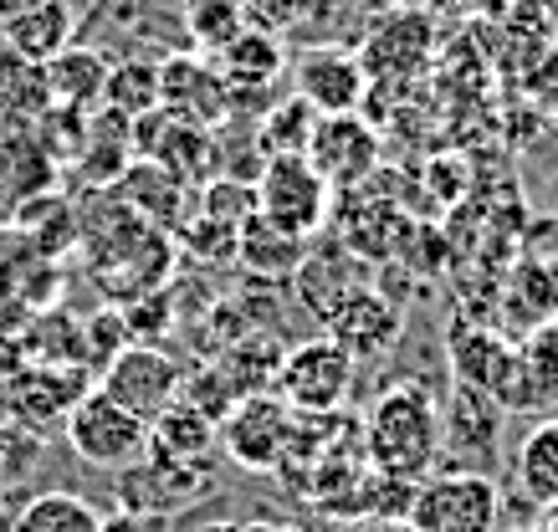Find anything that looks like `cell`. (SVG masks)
Listing matches in <instances>:
<instances>
[{
    "label": "cell",
    "instance_id": "obj_21",
    "mask_svg": "<svg viewBox=\"0 0 558 532\" xmlns=\"http://www.w3.org/2000/svg\"><path fill=\"white\" fill-rule=\"evenodd\" d=\"M518 486L533 507L558 512V420H543L518 446Z\"/></svg>",
    "mask_w": 558,
    "mask_h": 532
},
{
    "label": "cell",
    "instance_id": "obj_32",
    "mask_svg": "<svg viewBox=\"0 0 558 532\" xmlns=\"http://www.w3.org/2000/svg\"><path fill=\"white\" fill-rule=\"evenodd\" d=\"M180 5H190V0H180Z\"/></svg>",
    "mask_w": 558,
    "mask_h": 532
},
{
    "label": "cell",
    "instance_id": "obj_18",
    "mask_svg": "<svg viewBox=\"0 0 558 532\" xmlns=\"http://www.w3.org/2000/svg\"><path fill=\"white\" fill-rule=\"evenodd\" d=\"M236 257L241 267L256 276V282H282L303 267L307 257V240L288 236V231H277L267 215H246L236 231Z\"/></svg>",
    "mask_w": 558,
    "mask_h": 532
},
{
    "label": "cell",
    "instance_id": "obj_31",
    "mask_svg": "<svg viewBox=\"0 0 558 532\" xmlns=\"http://www.w3.org/2000/svg\"><path fill=\"white\" fill-rule=\"evenodd\" d=\"M102 532H144L134 517H113V522H102Z\"/></svg>",
    "mask_w": 558,
    "mask_h": 532
},
{
    "label": "cell",
    "instance_id": "obj_26",
    "mask_svg": "<svg viewBox=\"0 0 558 532\" xmlns=\"http://www.w3.org/2000/svg\"><path fill=\"white\" fill-rule=\"evenodd\" d=\"M41 456H47V435H36L0 410V492L26 486L41 471Z\"/></svg>",
    "mask_w": 558,
    "mask_h": 532
},
{
    "label": "cell",
    "instance_id": "obj_9",
    "mask_svg": "<svg viewBox=\"0 0 558 532\" xmlns=\"http://www.w3.org/2000/svg\"><path fill=\"white\" fill-rule=\"evenodd\" d=\"M180 384H185V374L174 369V359H165V354L149 348V344H134V348H123L119 359L102 369L98 389L108 399H119L123 410H134L144 425H154V420L174 405Z\"/></svg>",
    "mask_w": 558,
    "mask_h": 532
},
{
    "label": "cell",
    "instance_id": "obj_27",
    "mask_svg": "<svg viewBox=\"0 0 558 532\" xmlns=\"http://www.w3.org/2000/svg\"><path fill=\"white\" fill-rule=\"evenodd\" d=\"M512 348H518V359H523V374L533 379V389H538L543 410H558V318L533 327V333H523Z\"/></svg>",
    "mask_w": 558,
    "mask_h": 532
},
{
    "label": "cell",
    "instance_id": "obj_10",
    "mask_svg": "<svg viewBox=\"0 0 558 532\" xmlns=\"http://www.w3.org/2000/svg\"><path fill=\"white\" fill-rule=\"evenodd\" d=\"M288 435H292V410L271 395L236 399L226 420H220V446L231 461H241L246 471H271L288 456Z\"/></svg>",
    "mask_w": 558,
    "mask_h": 532
},
{
    "label": "cell",
    "instance_id": "obj_7",
    "mask_svg": "<svg viewBox=\"0 0 558 532\" xmlns=\"http://www.w3.org/2000/svg\"><path fill=\"white\" fill-rule=\"evenodd\" d=\"M159 113L190 128H216L231 113V87L216 62L195 52H174L159 62Z\"/></svg>",
    "mask_w": 558,
    "mask_h": 532
},
{
    "label": "cell",
    "instance_id": "obj_15",
    "mask_svg": "<svg viewBox=\"0 0 558 532\" xmlns=\"http://www.w3.org/2000/svg\"><path fill=\"white\" fill-rule=\"evenodd\" d=\"M108 72L113 62L98 52V47H83V41H72L62 57H51L47 67H41V83H47V98L57 108H72V113H87V108L102 103V92H108Z\"/></svg>",
    "mask_w": 558,
    "mask_h": 532
},
{
    "label": "cell",
    "instance_id": "obj_8",
    "mask_svg": "<svg viewBox=\"0 0 558 532\" xmlns=\"http://www.w3.org/2000/svg\"><path fill=\"white\" fill-rule=\"evenodd\" d=\"M87 395L83 374H72V369H51V363H21L11 374L0 379V410L21 420L26 430L36 435H47L51 425H68L72 405Z\"/></svg>",
    "mask_w": 558,
    "mask_h": 532
},
{
    "label": "cell",
    "instance_id": "obj_1",
    "mask_svg": "<svg viewBox=\"0 0 558 532\" xmlns=\"http://www.w3.org/2000/svg\"><path fill=\"white\" fill-rule=\"evenodd\" d=\"M359 450L369 471L400 481H425L440 456V405L425 384H395L369 405L359 425Z\"/></svg>",
    "mask_w": 558,
    "mask_h": 532
},
{
    "label": "cell",
    "instance_id": "obj_4",
    "mask_svg": "<svg viewBox=\"0 0 558 532\" xmlns=\"http://www.w3.org/2000/svg\"><path fill=\"white\" fill-rule=\"evenodd\" d=\"M68 450L77 461L98 466V471H129L144 461L149 450V425L134 410H123L119 399H108L102 389H87L68 415Z\"/></svg>",
    "mask_w": 558,
    "mask_h": 532
},
{
    "label": "cell",
    "instance_id": "obj_22",
    "mask_svg": "<svg viewBox=\"0 0 558 532\" xmlns=\"http://www.w3.org/2000/svg\"><path fill=\"white\" fill-rule=\"evenodd\" d=\"M5 532H102V517L93 502H83L77 492H36L21 507Z\"/></svg>",
    "mask_w": 558,
    "mask_h": 532
},
{
    "label": "cell",
    "instance_id": "obj_23",
    "mask_svg": "<svg viewBox=\"0 0 558 532\" xmlns=\"http://www.w3.org/2000/svg\"><path fill=\"white\" fill-rule=\"evenodd\" d=\"M102 103L113 108V113H123L129 123L144 119V113H159V62H144V57L113 62Z\"/></svg>",
    "mask_w": 558,
    "mask_h": 532
},
{
    "label": "cell",
    "instance_id": "obj_2",
    "mask_svg": "<svg viewBox=\"0 0 558 532\" xmlns=\"http://www.w3.org/2000/svg\"><path fill=\"white\" fill-rule=\"evenodd\" d=\"M410 532H497L502 528V486L487 471H446L421 481Z\"/></svg>",
    "mask_w": 558,
    "mask_h": 532
},
{
    "label": "cell",
    "instance_id": "obj_14",
    "mask_svg": "<svg viewBox=\"0 0 558 532\" xmlns=\"http://www.w3.org/2000/svg\"><path fill=\"white\" fill-rule=\"evenodd\" d=\"M292 282H298V302H303L318 323H328L359 287H369L359 257L354 251H343V246H333V251H307L303 267L292 272Z\"/></svg>",
    "mask_w": 558,
    "mask_h": 532
},
{
    "label": "cell",
    "instance_id": "obj_17",
    "mask_svg": "<svg viewBox=\"0 0 558 532\" xmlns=\"http://www.w3.org/2000/svg\"><path fill=\"white\" fill-rule=\"evenodd\" d=\"M502 318L512 323V333H533V327L558 318V261L533 257L508 276L502 293Z\"/></svg>",
    "mask_w": 558,
    "mask_h": 532
},
{
    "label": "cell",
    "instance_id": "obj_13",
    "mask_svg": "<svg viewBox=\"0 0 558 532\" xmlns=\"http://www.w3.org/2000/svg\"><path fill=\"white\" fill-rule=\"evenodd\" d=\"M497 430H502V410L497 399L472 389V384H451L446 410H440V446H451L461 456V471H472V461L497 450Z\"/></svg>",
    "mask_w": 558,
    "mask_h": 532
},
{
    "label": "cell",
    "instance_id": "obj_29",
    "mask_svg": "<svg viewBox=\"0 0 558 532\" xmlns=\"http://www.w3.org/2000/svg\"><path fill=\"white\" fill-rule=\"evenodd\" d=\"M241 5H246V26L271 32V36L292 32V26H307V16L318 11V0H241Z\"/></svg>",
    "mask_w": 558,
    "mask_h": 532
},
{
    "label": "cell",
    "instance_id": "obj_6",
    "mask_svg": "<svg viewBox=\"0 0 558 532\" xmlns=\"http://www.w3.org/2000/svg\"><path fill=\"white\" fill-rule=\"evenodd\" d=\"M364 92H369V67H364V57L343 52V47L318 41L292 62V98H303L318 119L359 113Z\"/></svg>",
    "mask_w": 558,
    "mask_h": 532
},
{
    "label": "cell",
    "instance_id": "obj_24",
    "mask_svg": "<svg viewBox=\"0 0 558 532\" xmlns=\"http://www.w3.org/2000/svg\"><path fill=\"white\" fill-rule=\"evenodd\" d=\"M313 123H318V113H313L303 98H288V103L271 108L267 119L256 123V154H262V164H267V159H282V154H307Z\"/></svg>",
    "mask_w": 558,
    "mask_h": 532
},
{
    "label": "cell",
    "instance_id": "obj_25",
    "mask_svg": "<svg viewBox=\"0 0 558 532\" xmlns=\"http://www.w3.org/2000/svg\"><path fill=\"white\" fill-rule=\"evenodd\" d=\"M241 32H246V5L241 0H190L185 5V36L201 52L220 57Z\"/></svg>",
    "mask_w": 558,
    "mask_h": 532
},
{
    "label": "cell",
    "instance_id": "obj_3",
    "mask_svg": "<svg viewBox=\"0 0 558 532\" xmlns=\"http://www.w3.org/2000/svg\"><path fill=\"white\" fill-rule=\"evenodd\" d=\"M328 210H333V185L307 164V154H282L262 164V174H256V215H267L277 231L313 240L328 225Z\"/></svg>",
    "mask_w": 558,
    "mask_h": 532
},
{
    "label": "cell",
    "instance_id": "obj_30",
    "mask_svg": "<svg viewBox=\"0 0 558 532\" xmlns=\"http://www.w3.org/2000/svg\"><path fill=\"white\" fill-rule=\"evenodd\" d=\"M41 5H57V0H0V21L26 16V11H41Z\"/></svg>",
    "mask_w": 558,
    "mask_h": 532
},
{
    "label": "cell",
    "instance_id": "obj_19",
    "mask_svg": "<svg viewBox=\"0 0 558 532\" xmlns=\"http://www.w3.org/2000/svg\"><path fill=\"white\" fill-rule=\"evenodd\" d=\"M220 77H226V87H271L288 77V52H282V41L271 32H256V26H246V32L226 47V52L216 57Z\"/></svg>",
    "mask_w": 558,
    "mask_h": 532
},
{
    "label": "cell",
    "instance_id": "obj_11",
    "mask_svg": "<svg viewBox=\"0 0 558 532\" xmlns=\"http://www.w3.org/2000/svg\"><path fill=\"white\" fill-rule=\"evenodd\" d=\"M374 159H379V134L369 128V119H359V113H333V119L313 123L307 164H313L333 189L359 185V180L374 170Z\"/></svg>",
    "mask_w": 558,
    "mask_h": 532
},
{
    "label": "cell",
    "instance_id": "obj_28",
    "mask_svg": "<svg viewBox=\"0 0 558 532\" xmlns=\"http://www.w3.org/2000/svg\"><path fill=\"white\" fill-rule=\"evenodd\" d=\"M205 215L220 225H236L246 215H256V185H241V180H216V185H205Z\"/></svg>",
    "mask_w": 558,
    "mask_h": 532
},
{
    "label": "cell",
    "instance_id": "obj_16",
    "mask_svg": "<svg viewBox=\"0 0 558 532\" xmlns=\"http://www.w3.org/2000/svg\"><path fill=\"white\" fill-rule=\"evenodd\" d=\"M0 36H5V47H11L21 62L47 67L51 57H62L72 41H77V11H72L68 0H57V5H41V11L0 21Z\"/></svg>",
    "mask_w": 558,
    "mask_h": 532
},
{
    "label": "cell",
    "instance_id": "obj_12",
    "mask_svg": "<svg viewBox=\"0 0 558 532\" xmlns=\"http://www.w3.org/2000/svg\"><path fill=\"white\" fill-rule=\"evenodd\" d=\"M323 327H328V338L359 363V359H379V354H389V348L400 344L405 312H400L395 297L379 293V287H359Z\"/></svg>",
    "mask_w": 558,
    "mask_h": 532
},
{
    "label": "cell",
    "instance_id": "obj_20",
    "mask_svg": "<svg viewBox=\"0 0 558 532\" xmlns=\"http://www.w3.org/2000/svg\"><path fill=\"white\" fill-rule=\"evenodd\" d=\"M446 348H451L457 384H472L482 395H492V384H497V374H502V363H508V354H512L508 338H497L492 327H466V323L451 327Z\"/></svg>",
    "mask_w": 558,
    "mask_h": 532
},
{
    "label": "cell",
    "instance_id": "obj_5",
    "mask_svg": "<svg viewBox=\"0 0 558 532\" xmlns=\"http://www.w3.org/2000/svg\"><path fill=\"white\" fill-rule=\"evenodd\" d=\"M354 374L359 363L333 338H307V344L282 354L271 389L292 415H339L354 395Z\"/></svg>",
    "mask_w": 558,
    "mask_h": 532
}]
</instances>
